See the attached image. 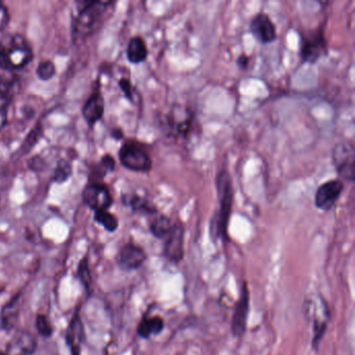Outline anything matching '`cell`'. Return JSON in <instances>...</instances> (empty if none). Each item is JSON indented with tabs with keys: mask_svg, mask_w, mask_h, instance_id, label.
Here are the masks:
<instances>
[{
	"mask_svg": "<svg viewBox=\"0 0 355 355\" xmlns=\"http://www.w3.org/2000/svg\"><path fill=\"white\" fill-rule=\"evenodd\" d=\"M34 53L28 40L22 35L12 34L0 40V68L17 70L26 67L33 61Z\"/></svg>",
	"mask_w": 355,
	"mask_h": 355,
	"instance_id": "cell-1",
	"label": "cell"
},
{
	"mask_svg": "<svg viewBox=\"0 0 355 355\" xmlns=\"http://www.w3.org/2000/svg\"><path fill=\"white\" fill-rule=\"evenodd\" d=\"M216 190H217L219 211L215 215L214 222L216 226V234L223 240H228V223L232 214L234 202V187L232 178L226 170H221L216 178Z\"/></svg>",
	"mask_w": 355,
	"mask_h": 355,
	"instance_id": "cell-2",
	"label": "cell"
},
{
	"mask_svg": "<svg viewBox=\"0 0 355 355\" xmlns=\"http://www.w3.org/2000/svg\"><path fill=\"white\" fill-rule=\"evenodd\" d=\"M78 8V17L73 26V35L76 39L88 38L96 30L105 12L110 7L109 1H86Z\"/></svg>",
	"mask_w": 355,
	"mask_h": 355,
	"instance_id": "cell-3",
	"label": "cell"
},
{
	"mask_svg": "<svg viewBox=\"0 0 355 355\" xmlns=\"http://www.w3.org/2000/svg\"><path fill=\"white\" fill-rule=\"evenodd\" d=\"M119 159L123 167L135 172L150 171L153 162L148 153L136 143L128 142L119 150Z\"/></svg>",
	"mask_w": 355,
	"mask_h": 355,
	"instance_id": "cell-4",
	"label": "cell"
},
{
	"mask_svg": "<svg viewBox=\"0 0 355 355\" xmlns=\"http://www.w3.org/2000/svg\"><path fill=\"white\" fill-rule=\"evenodd\" d=\"M332 161L336 173L349 182H354L355 150L351 142H340L332 151Z\"/></svg>",
	"mask_w": 355,
	"mask_h": 355,
	"instance_id": "cell-5",
	"label": "cell"
},
{
	"mask_svg": "<svg viewBox=\"0 0 355 355\" xmlns=\"http://www.w3.org/2000/svg\"><path fill=\"white\" fill-rule=\"evenodd\" d=\"M83 200L93 211H107L113 205V197L105 184L91 182L83 192Z\"/></svg>",
	"mask_w": 355,
	"mask_h": 355,
	"instance_id": "cell-6",
	"label": "cell"
},
{
	"mask_svg": "<svg viewBox=\"0 0 355 355\" xmlns=\"http://www.w3.org/2000/svg\"><path fill=\"white\" fill-rule=\"evenodd\" d=\"M164 241V257L172 263H180L184 257V226L180 223L173 224L171 232Z\"/></svg>",
	"mask_w": 355,
	"mask_h": 355,
	"instance_id": "cell-7",
	"label": "cell"
},
{
	"mask_svg": "<svg viewBox=\"0 0 355 355\" xmlns=\"http://www.w3.org/2000/svg\"><path fill=\"white\" fill-rule=\"evenodd\" d=\"M249 304H250V296H249L248 286L246 282H244L241 288L240 299L236 302L232 319V332L234 336L240 338L246 331Z\"/></svg>",
	"mask_w": 355,
	"mask_h": 355,
	"instance_id": "cell-8",
	"label": "cell"
},
{
	"mask_svg": "<svg viewBox=\"0 0 355 355\" xmlns=\"http://www.w3.org/2000/svg\"><path fill=\"white\" fill-rule=\"evenodd\" d=\"M343 186L342 182L338 180H332L326 182L325 184L319 187L315 196V207L322 211H329L336 205L338 199L342 194Z\"/></svg>",
	"mask_w": 355,
	"mask_h": 355,
	"instance_id": "cell-9",
	"label": "cell"
},
{
	"mask_svg": "<svg viewBox=\"0 0 355 355\" xmlns=\"http://www.w3.org/2000/svg\"><path fill=\"white\" fill-rule=\"evenodd\" d=\"M147 255L140 246L128 243L121 247L117 257V263L124 271L139 269L146 261Z\"/></svg>",
	"mask_w": 355,
	"mask_h": 355,
	"instance_id": "cell-10",
	"label": "cell"
},
{
	"mask_svg": "<svg viewBox=\"0 0 355 355\" xmlns=\"http://www.w3.org/2000/svg\"><path fill=\"white\" fill-rule=\"evenodd\" d=\"M251 33L259 42L269 44L276 40V28L271 18L266 13H259L254 16L250 24Z\"/></svg>",
	"mask_w": 355,
	"mask_h": 355,
	"instance_id": "cell-11",
	"label": "cell"
},
{
	"mask_svg": "<svg viewBox=\"0 0 355 355\" xmlns=\"http://www.w3.org/2000/svg\"><path fill=\"white\" fill-rule=\"evenodd\" d=\"M325 51L323 33L304 36L301 42V58L306 63H315Z\"/></svg>",
	"mask_w": 355,
	"mask_h": 355,
	"instance_id": "cell-12",
	"label": "cell"
},
{
	"mask_svg": "<svg viewBox=\"0 0 355 355\" xmlns=\"http://www.w3.org/2000/svg\"><path fill=\"white\" fill-rule=\"evenodd\" d=\"M36 349V338L26 330H20L12 338L6 353L8 355H33Z\"/></svg>",
	"mask_w": 355,
	"mask_h": 355,
	"instance_id": "cell-13",
	"label": "cell"
},
{
	"mask_svg": "<svg viewBox=\"0 0 355 355\" xmlns=\"http://www.w3.org/2000/svg\"><path fill=\"white\" fill-rule=\"evenodd\" d=\"M84 340V325H83L80 313L78 311H76L73 318L70 321L69 326H68L67 334H66V342L71 351V355H80Z\"/></svg>",
	"mask_w": 355,
	"mask_h": 355,
	"instance_id": "cell-14",
	"label": "cell"
},
{
	"mask_svg": "<svg viewBox=\"0 0 355 355\" xmlns=\"http://www.w3.org/2000/svg\"><path fill=\"white\" fill-rule=\"evenodd\" d=\"M83 117L90 126L103 119L105 114V101L99 92L93 93L83 107Z\"/></svg>",
	"mask_w": 355,
	"mask_h": 355,
	"instance_id": "cell-15",
	"label": "cell"
},
{
	"mask_svg": "<svg viewBox=\"0 0 355 355\" xmlns=\"http://www.w3.org/2000/svg\"><path fill=\"white\" fill-rule=\"evenodd\" d=\"M20 300H21V295H16L1 309L0 322L3 329L10 330L15 327L19 318L20 305H21Z\"/></svg>",
	"mask_w": 355,
	"mask_h": 355,
	"instance_id": "cell-16",
	"label": "cell"
},
{
	"mask_svg": "<svg viewBox=\"0 0 355 355\" xmlns=\"http://www.w3.org/2000/svg\"><path fill=\"white\" fill-rule=\"evenodd\" d=\"M126 55H128V59L130 63H143L146 61L147 55H148L146 43L141 37H134L128 42Z\"/></svg>",
	"mask_w": 355,
	"mask_h": 355,
	"instance_id": "cell-17",
	"label": "cell"
},
{
	"mask_svg": "<svg viewBox=\"0 0 355 355\" xmlns=\"http://www.w3.org/2000/svg\"><path fill=\"white\" fill-rule=\"evenodd\" d=\"M164 320L161 317L144 318L138 326V334L143 338H149L151 336H157L163 331Z\"/></svg>",
	"mask_w": 355,
	"mask_h": 355,
	"instance_id": "cell-18",
	"label": "cell"
},
{
	"mask_svg": "<svg viewBox=\"0 0 355 355\" xmlns=\"http://www.w3.org/2000/svg\"><path fill=\"white\" fill-rule=\"evenodd\" d=\"M115 166L116 162L112 155H103L101 162L93 167L92 173L90 176V178H93V184L96 182V180L105 178L107 173L113 172L115 170Z\"/></svg>",
	"mask_w": 355,
	"mask_h": 355,
	"instance_id": "cell-19",
	"label": "cell"
},
{
	"mask_svg": "<svg viewBox=\"0 0 355 355\" xmlns=\"http://www.w3.org/2000/svg\"><path fill=\"white\" fill-rule=\"evenodd\" d=\"M172 227H173V224L169 218L166 216H159L150 224V232L155 238L165 240L166 236L171 232Z\"/></svg>",
	"mask_w": 355,
	"mask_h": 355,
	"instance_id": "cell-20",
	"label": "cell"
},
{
	"mask_svg": "<svg viewBox=\"0 0 355 355\" xmlns=\"http://www.w3.org/2000/svg\"><path fill=\"white\" fill-rule=\"evenodd\" d=\"M123 202L136 211H143V213L147 214H155L157 211V209L148 200L139 195H125L123 196Z\"/></svg>",
	"mask_w": 355,
	"mask_h": 355,
	"instance_id": "cell-21",
	"label": "cell"
},
{
	"mask_svg": "<svg viewBox=\"0 0 355 355\" xmlns=\"http://www.w3.org/2000/svg\"><path fill=\"white\" fill-rule=\"evenodd\" d=\"M94 219L97 223L101 224L110 232H116L119 226L117 218L107 211H94Z\"/></svg>",
	"mask_w": 355,
	"mask_h": 355,
	"instance_id": "cell-22",
	"label": "cell"
},
{
	"mask_svg": "<svg viewBox=\"0 0 355 355\" xmlns=\"http://www.w3.org/2000/svg\"><path fill=\"white\" fill-rule=\"evenodd\" d=\"M72 175V166L66 159H60L57 164V168L53 174V182L58 184H64L67 182Z\"/></svg>",
	"mask_w": 355,
	"mask_h": 355,
	"instance_id": "cell-23",
	"label": "cell"
},
{
	"mask_svg": "<svg viewBox=\"0 0 355 355\" xmlns=\"http://www.w3.org/2000/svg\"><path fill=\"white\" fill-rule=\"evenodd\" d=\"M78 277L87 291L90 290L92 286L90 269H89L88 259H83L78 267Z\"/></svg>",
	"mask_w": 355,
	"mask_h": 355,
	"instance_id": "cell-24",
	"label": "cell"
},
{
	"mask_svg": "<svg viewBox=\"0 0 355 355\" xmlns=\"http://www.w3.org/2000/svg\"><path fill=\"white\" fill-rule=\"evenodd\" d=\"M37 76L41 80H49L55 76V65L51 61H43L39 64L36 70Z\"/></svg>",
	"mask_w": 355,
	"mask_h": 355,
	"instance_id": "cell-25",
	"label": "cell"
},
{
	"mask_svg": "<svg viewBox=\"0 0 355 355\" xmlns=\"http://www.w3.org/2000/svg\"><path fill=\"white\" fill-rule=\"evenodd\" d=\"M36 326L39 334L44 338H51L53 336V326L46 315H39L36 319Z\"/></svg>",
	"mask_w": 355,
	"mask_h": 355,
	"instance_id": "cell-26",
	"label": "cell"
},
{
	"mask_svg": "<svg viewBox=\"0 0 355 355\" xmlns=\"http://www.w3.org/2000/svg\"><path fill=\"white\" fill-rule=\"evenodd\" d=\"M41 137H42V130H41V126H37L36 128L32 130V132L28 134V138L24 141V151H30L35 145L38 143V141L40 140Z\"/></svg>",
	"mask_w": 355,
	"mask_h": 355,
	"instance_id": "cell-27",
	"label": "cell"
},
{
	"mask_svg": "<svg viewBox=\"0 0 355 355\" xmlns=\"http://www.w3.org/2000/svg\"><path fill=\"white\" fill-rule=\"evenodd\" d=\"M10 20L11 17H10L9 10L3 3H0V32H3L8 28Z\"/></svg>",
	"mask_w": 355,
	"mask_h": 355,
	"instance_id": "cell-28",
	"label": "cell"
},
{
	"mask_svg": "<svg viewBox=\"0 0 355 355\" xmlns=\"http://www.w3.org/2000/svg\"><path fill=\"white\" fill-rule=\"evenodd\" d=\"M11 90V83L7 78H0V103L8 98Z\"/></svg>",
	"mask_w": 355,
	"mask_h": 355,
	"instance_id": "cell-29",
	"label": "cell"
},
{
	"mask_svg": "<svg viewBox=\"0 0 355 355\" xmlns=\"http://www.w3.org/2000/svg\"><path fill=\"white\" fill-rule=\"evenodd\" d=\"M119 87L122 92L125 95L126 98L130 101H134V95H132V84L128 78H121L119 80Z\"/></svg>",
	"mask_w": 355,
	"mask_h": 355,
	"instance_id": "cell-30",
	"label": "cell"
},
{
	"mask_svg": "<svg viewBox=\"0 0 355 355\" xmlns=\"http://www.w3.org/2000/svg\"><path fill=\"white\" fill-rule=\"evenodd\" d=\"M43 166H44V161L42 159H40L39 157H34L30 161V168L33 170H42Z\"/></svg>",
	"mask_w": 355,
	"mask_h": 355,
	"instance_id": "cell-31",
	"label": "cell"
},
{
	"mask_svg": "<svg viewBox=\"0 0 355 355\" xmlns=\"http://www.w3.org/2000/svg\"><path fill=\"white\" fill-rule=\"evenodd\" d=\"M8 123V109L7 107H0V130H3Z\"/></svg>",
	"mask_w": 355,
	"mask_h": 355,
	"instance_id": "cell-32",
	"label": "cell"
},
{
	"mask_svg": "<svg viewBox=\"0 0 355 355\" xmlns=\"http://www.w3.org/2000/svg\"><path fill=\"white\" fill-rule=\"evenodd\" d=\"M112 137H113L115 140H120V139L123 138V132H122L120 128H114L112 130Z\"/></svg>",
	"mask_w": 355,
	"mask_h": 355,
	"instance_id": "cell-33",
	"label": "cell"
},
{
	"mask_svg": "<svg viewBox=\"0 0 355 355\" xmlns=\"http://www.w3.org/2000/svg\"><path fill=\"white\" fill-rule=\"evenodd\" d=\"M236 63H238L239 67L246 68L247 65H248V58L242 55V57L239 58Z\"/></svg>",
	"mask_w": 355,
	"mask_h": 355,
	"instance_id": "cell-34",
	"label": "cell"
},
{
	"mask_svg": "<svg viewBox=\"0 0 355 355\" xmlns=\"http://www.w3.org/2000/svg\"><path fill=\"white\" fill-rule=\"evenodd\" d=\"M0 355H8V354L6 352H1V351H0Z\"/></svg>",
	"mask_w": 355,
	"mask_h": 355,
	"instance_id": "cell-35",
	"label": "cell"
}]
</instances>
